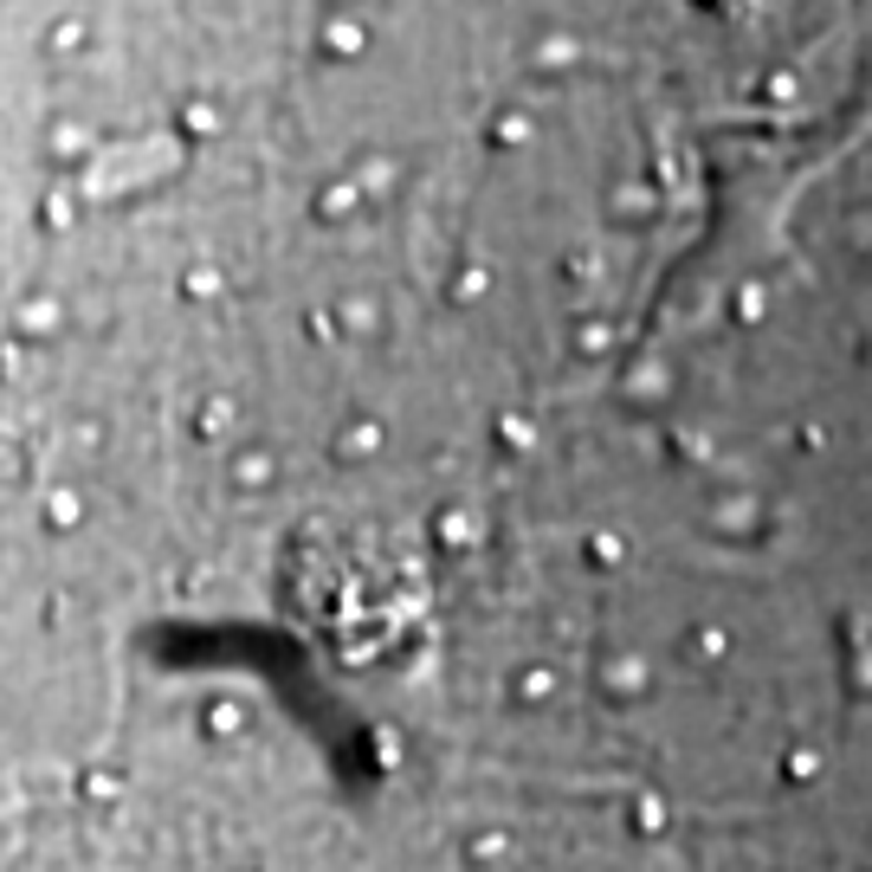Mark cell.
Returning <instances> with one entry per match:
<instances>
[{"instance_id":"obj_1","label":"cell","mask_w":872,"mask_h":872,"mask_svg":"<svg viewBox=\"0 0 872 872\" xmlns=\"http://www.w3.org/2000/svg\"><path fill=\"white\" fill-rule=\"evenodd\" d=\"M381 447H388V420L381 414H362V420H349V427L330 433V459H337V465H362V459H376Z\"/></svg>"},{"instance_id":"obj_2","label":"cell","mask_w":872,"mask_h":872,"mask_svg":"<svg viewBox=\"0 0 872 872\" xmlns=\"http://www.w3.org/2000/svg\"><path fill=\"white\" fill-rule=\"evenodd\" d=\"M317 52H324V59H362V52H369V27H362L356 13H330V20L317 27Z\"/></svg>"},{"instance_id":"obj_3","label":"cell","mask_w":872,"mask_h":872,"mask_svg":"<svg viewBox=\"0 0 872 872\" xmlns=\"http://www.w3.org/2000/svg\"><path fill=\"white\" fill-rule=\"evenodd\" d=\"M479 136H485V150H524V143L536 136V116L524 111V104H504V111L485 116V130H479Z\"/></svg>"},{"instance_id":"obj_4","label":"cell","mask_w":872,"mask_h":872,"mask_svg":"<svg viewBox=\"0 0 872 872\" xmlns=\"http://www.w3.org/2000/svg\"><path fill=\"white\" fill-rule=\"evenodd\" d=\"M362 201H369V194H362V182H356V175H337V182H324V188H317L310 214H317L324 227H337V220H349V214H356Z\"/></svg>"},{"instance_id":"obj_5","label":"cell","mask_w":872,"mask_h":872,"mask_svg":"<svg viewBox=\"0 0 872 872\" xmlns=\"http://www.w3.org/2000/svg\"><path fill=\"white\" fill-rule=\"evenodd\" d=\"M175 130H182L188 143H214V136H220V104H214L207 91L182 98V104H175Z\"/></svg>"},{"instance_id":"obj_6","label":"cell","mask_w":872,"mask_h":872,"mask_svg":"<svg viewBox=\"0 0 872 872\" xmlns=\"http://www.w3.org/2000/svg\"><path fill=\"white\" fill-rule=\"evenodd\" d=\"M233 492H266L271 479H278V453H266V447H239L227 465Z\"/></svg>"},{"instance_id":"obj_7","label":"cell","mask_w":872,"mask_h":872,"mask_svg":"<svg viewBox=\"0 0 872 872\" xmlns=\"http://www.w3.org/2000/svg\"><path fill=\"white\" fill-rule=\"evenodd\" d=\"M84 511H91V504H84V492H78V485H52V492L39 497L45 531H59V536H72L78 524H84Z\"/></svg>"},{"instance_id":"obj_8","label":"cell","mask_w":872,"mask_h":872,"mask_svg":"<svg viewBox=\"0 0 872 872\" xmlns=\"http://www.w3.org/2000/svg\"><path fill=\"white\" fill-rule=\"evenodd\" d=\"M233 420H239V401H233V394H207V401L194 408V440H201V447L227 440V433H233Z\"/></svg>"},{"instance_id":"obj_9","label":"cell","mask_w":872,"mask_h":872,"mask_svg":"<svg viewBox=\"0 0 872 872\" xmlns=\"http://www.w3.org/2000/svg\"><path fill=\"white\" fill-rule=\"evenodd\" d=\"M427 531H433V543H440V550H465V543L479 536V517H472L465 504H440Z\"/></svg>"},{"instance_id":"obj_10","label":"cell","mask_w":872,"mask_h":872,"mask_svg":"<svg viewBox=\"0 0 872 872\" xmlns=\"http://www.w3.org/2000/svg\"><path fill=\"white\" fill-rule=\"evenodd\" d=\"M201 730H207L214 743H233V737H246V705H239V698H207V711H201Z\"/></svg>"},{"instance_id":"obj_11","label":"cell","mask_w":872,"mask_h":872,"mask_svg":"<svg viewBox=\"0 0 872 872\" xmlns=\"http://www.w3.org/2000/svg\"><path fill=\"white\" fill-rule=\"evenodd\" d=\"M511 691H517V705H550L556 691H563V673L543 659V666H524L517 679H511Z\"/></svg>"},{"instance_id":"obj_12","label":"cell","mask_w":872,"mask_h":872,"mask_svg":"<svg viewBox=\"0 0 872 872\" xmlns=\"http://www.w3.org/2000/svg\"><path fill=\"white\" fill-rule=\"evenodd\" d=\"M188 304H214L220 291H227V271L207 266V259H194V266H182V285H175Z\"/></svg>"},{"instance_id":"obj_13","label":"cell","mask_w":872,"mask_h":872,"mask_svg":"<svg viewBox=\"0 0 872 872\" xmlns=\"http://www.w3.org/2000/svg\"><path fill=\"white\" fill-rule=\"evenodd\" d=\"M724 653H730V627H718V620H705V627L685 634V659L691 666H718Z\"/></svg>"},{"instance_id":"obj_14","label":"cell","mask_w":872,"mask_h":872,"mask_svg":"<svg viewBox=\"0 0 872 872\" xmlns=\"http://www.w3.org/2000/svg\"><path fill=\"white\" fill-rule=\"evenodd\" d=\"M627 821H634V834H666L673 828V808L659 789H640V796L627 801Z\"/></svg>"},{"instance_id":"obj_15","label":"cell","mask_w":872,"mask_h":872,"mask_svg":"<svg viewBox=\"0 0 872 872\" xmlns=\"http://www.w3.org/2000/svg\"><path fill=\"white\" fill-rule=\"evenodd\" d=\"M582 563H588V570H620V563H627V536L620 531H588L582 536Z\"/></svg>"},{"instance_id":"obj_16","label":"cell","mask_w":872,"mask_h":872,"mask_svg":"<svg viewBox=\"0 0 872 872\" xmlns=\"http://www.w3.org/2000/svg\"><path fill=\"white\" fill-rule=\"evenodd\" d=\"M45 155H52V162H84V155H91V130H84V123H52Z\"/></svg>"},{"instance_id":"obj_17","label":"cell","mask_w":872,"mask_h":872,"mask_svg":"<svg viewBox=\"0 0 872 872\" xmlns=\"http://www.w3.org/2000/svg\"><path fill=\"white\" fill-rule=\"evenodd\" d=\"M492 291V266L485 259H472V266H459L453 271V285H447V304H479Z\"/></svg>"},{"instance_id":"obj_18","label":"cell","mask_w":872,"mask_h":872,"mask_svg":"<svg viewBox=\"0 0 872 872\" xmlns=\"http://www.w3.org/2000/svg\"><path fill=\"white\" fill-rule=\"evenodd\" d=\"M504 853H511V834H504V828H479V834L465 840V860H472V866H497Z\"/></svg>"},{"instance_id":"obj_19","label":"cell","mask_w":872,"mask_h":872,"mask_svg":"<svg viewBox=\"0 0 872 872\" xmlns=\"http://www.w3.org/2000/svg\"><path fill=\"white\" fill-rule=\"evenodd\" d=\"M757 98H762V104H796V98H801V72H796V65H776V72L757 84Z\"/></svg>"},{"instance_id":"obj_20","label":"cell","mask_w":872,"mask_h":872,"mask_svg":"<svg viewBox=\"0 0 872 872\" xmlns=\"http://www.w3.org/2000/svg\"><path fill=\"white\" fill-rule=\"evenodd\" d=\"M821 769H828V757H821V750H808V743L782 750V782H814Z\"/></svg>"},{"instance_id":"obj_21","label":"cell","mask_w":872,"mask_h":872,"mask_svg":"<svg viewBox=\"0 0 872 872\" xmlns=\"http://www.w3.org/2000/svg\"><path fill=\"white\" fill-rule=\"evenodd\" d=\"M84 45H91V20H52L45 52H84Z\"/></svg>"},{"instance_id":"obj_22","label":"cell","mask_w":872,"mask_h":872,"mask_svg":"<svg viewBox=\"0 0 872 872\" xmlns=\"http://www.w3.org/2000/svg\"><path fill=\"white\" fill-rule=\"evenodd\" d=\"M762 310H769V285H762V278L737 285V298H730V317H737V324H757Z\"/></svg>"},{"instance_id":"obj_23","label":"cell","mask_w":872,"mask_h":872,"mask_svg":"<svg viewBox=\"0 0 872 872\" xmlns=\"http://www.w3.org/2000/svg\"><path fill=\"white\" fill-rule=\"evenodd\" d=\"M602 685H614L620 698H634V691L646 685V666H640V659H607V666H602Z\"/></svg>"},{"instance_id":"obj_24","label":"cell","mask_w":872,"mask_h":872,"mask_svg":"<svg viewBox=\"0 0 872 872\" xmlns=\"http://www.w3.org/2000/svg\"><path fill=\"white\" fill-rule=\"evenodd\" d=\"M78 796L84 801H116L123 796V776H116V769H84V776H78Z\"/></svg>"},{"instance_id":"obj_25","label":"cell","mask_w":872,"mask_h":872,"mask_svg":"<svg viewBox=\"0 0 872 872\" xmlns=\"http://www.w3.org/2000/svg\"><path fill=\"white\" fill-rule=\"evenodd\" d=\"M39 220H45V227H52V233H65V227H72V220H78V201H72V194H65V188H52V194H45V201H39Z\"/></svg>"},{"instance_id":"obj_26","label":"cell","mask_w":872,"mask_h":872,"mask_svg":"<svg viewBox=\"0 0 872 872\" xmlns=\"http://www.w3.org/2000/svg\"><path fill=\"white\" fill-rule=\"evenodd\" d=\"M304 337L317 342V349H330V342L342 337V317L337 310H304Z\"/></svg>"},{"instance_id":"obj_27","label":"cell","mask_w":872,"mask_h":872,"mask_svg":"<svg viewBox=\"0 0 872 872\" xmlns=\"http://www.w3.org/2000/svg\"><path fill=\"white\" fill-rule=\"evenodd\" d=\"M497 433H504V447H511V453H531V447H536L531 414H497Z\"/></svg>"},{"instance_id":"obj_28","label":"cell","mask_w":872,"mask_h":872,"mask_svg":"<svg viewBox=\"0 0 872 872\" xmlns=\"http://www.w3.org/2000/svg\"><path fill=\"white\" fill-rule=\"evenodd\" d=\"M52 317H59V304H52V298H33V304H20V330H45Z\"/></svg>"},{"instance_id":"obj_29","label":"cell","mask_w":872,"mask_h":872,"mask_svg":"<svg viewBox=\"0 0 872 872\" xmlns=\"http://www.w3.org/2000/svg\"><path fill=\"white\" fill-rule=\"evenodd\" d=\"M356 182H362V194L388 188V182H394V162H362V168H356Z\"/></svg>"},{"instance_id":"obj_30","label":"cell","mask_w":872,"mask_h":872,"mask_svg":"<svg viewBox=\"0 0 872 872\" xmlns=\"http://www.w3.org/2000/svg\"><path fill=\"white\" fill-rule=\"evenodd\" d=\"M575 342H582V349H602V342H607V324H582V337H575Z\"/></svg>"},{"instance_id":"obj_31","label":"cell","mask_w":872,"mask_h":872,"mask_svg":"<svg viewBox=\"0 0 872 872\" xmlns=\"http://www.w3.org/2000/svg\"><path fill=\"white\" fill-rule=\"evenodd\" d=\"M233 872H266V866H233Z\"/></svg>"},{"instance_id":"obj_32","label":"cell","mask_w":872,"mask_h":872,"mask_svg":"<svg viewBox=\"0 0 872 872\" xmlns=\"http://www.w3.org/2000/svg\"><path fill=\"white\" fill-rule=\"evenodd\" d=\"M866 872H872V866H866Z\"/></svg>"}]
</instances>
